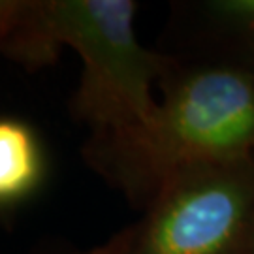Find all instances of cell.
<instances>
[{"instance_id": "obj_1", "label": "cell", "mask_w": 254, "mask_h": 254, "mask_svg": "<svg viewBox=\"0 0 254 254\" xmlns=\"http://www.w3.org/2000/svg\"><path fill=\"white\" fill-rule=\"evenodd\" d=\"M132 0H8L0 51L28 68L55 61L70 46L83 63L73 96L75 117L89 123L98 149L145 130L158 113L153 85L168 59L139 44Z\"/></svg>"}, {"instance_id": "obj_2", "label": "cell", "mask_w": 254, "mask_h": 254, "mask_svg": "<svg viewBox=\"0 0 254 254\" xmlns=\"http://www.w3.org/2000/svg\"><path fill=\"white\" fill-rule=\"evenodd\" d=\"M98 156L125 187L151 198L185 170L254 158V73L226 64L185 72L145 130Z\"/></svg>"}, {"instance_id": "obj_3", "label": "cell", "mask_w": 254, "mask_h": 254, "mask_svg": "<svg viewBox=\"0 0 254 254\" xmlns=\"http://www.w3.org/2000/svg\"><path fill=\"white\" fill-rule=\"evenodd\" d=\"M254 228V158L200 166L156 189L145 220L111 254H245Z\"/></svg>"}, {"instance_id": "obj_4", "label": "cell", "mask_w": 254, "mask_h": 254, "mask_svg": "<svg viewBox=\"0 0 254 254\" xmlns=\"http://www.w3.org/2000/svg\"><path fill=\"white\" fill-rule=\"evenodd\" d=\"M38 179V151L25 127L0 121V201L23 196Z\"/></svg>"}, {"instance_id": "obj_5", "label": "cell", "mask_w": 254, "mask_h": 254, "mask_svg": "<svg viewBox=\"0 0 254 254\" xmlns=\"http://www.w3.org/2000/svg\"><path fill=\"white\" fill-rule=\"evenodd\" d=\"M205 9L222 28L254 44V0H215Z\"/></svg>"}, {"instance_id": "obj_6", "label": "cell", "mask_w": 254, "mask_h": 254, "mask_svg": "<svg viewBox=\"0 0 254 254\" xmlns=\"http://www.w3.org/2000/svg\"><path fill=\"white\" fill-rule=\"evenodd\" d=\"M245 254H254V228H253V234H251V239H249V243H247Z\"/></svg>"}, {"instance_id": "obj_7", "label": "cell", "mask_w": 254, "mask_h": 254, "mask_svg": "<svg viewBox=\"0 0 254 254\" xmlns=\"http://www.w3.org/2000/svg\"><path fill=\"white\" fill-rule=\"evenodd\" d=\"M6 6H8V0H0V25H2V19L6 13Z\"/></svg>"}, {"instance_id": "obj_8", "label": "cell", "mask_w": 254, "mask_h": 254, "mask_svg": "<svg viewBox=\"0 0 254 254\" xmlns=\"http://www.w3.org/2000/svg\"><path fill=\"white\" fill-rule=\"evenodd\" d=\"M92 254H109V249L104 247V249H100V251H96V253H92Z\"/></svg>"}]
</instances>
